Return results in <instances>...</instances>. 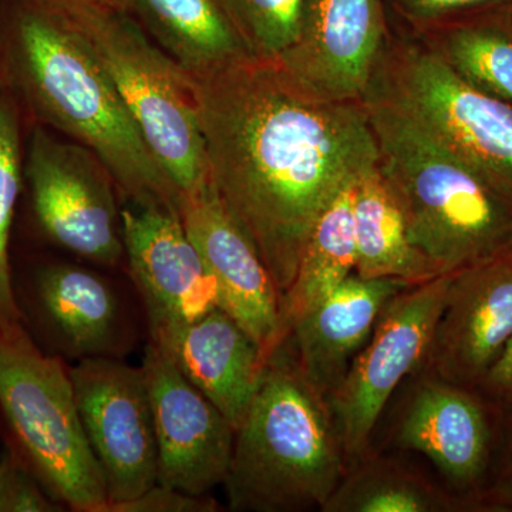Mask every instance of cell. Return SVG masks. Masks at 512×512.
<instances>
[{"mask_svg":"<svg viewBox=\"0 0 512 512\" xmlns=\"http://www.w3.org/2000/svg\"><path fill=\"white\" fill-rule=\"evenodd\" d=\"M103 64L148 150L181 194L210 180L190 74L127 13L110 5L67 13Z\"/></svg>","mask_w":512,"mask_h":512,"instance_id":"6","label":"cell"},{"mask_svg":"<svg viewBox=\"0 0 512 512\" xmlns=\"http://www.w3.org/2000/svg\"><path fill=\"white\" fill-rule=\"evenodd\" d=\"M476 390L501 412H512V339Z\"/></svg>","mask_w":512,"mask_h":512,"instance_id":"31","label":"cell"},{"mask_svg":"<svg viewBox=\"0 0 512 512\" xmlns=\"http://www.w3.org/2000/svg\"><path fill=\"white\" fill-rule=\"evenodd\" d=\"M158 451V484L207 495L224 484L235 429L175 366L167 350L148 342L143 359Z\"/></svg>","mask_w":512,"mask_h":512,"instance_id":"13","label":"cell"},{"mask_svg":"<svg viewBox=\"0 0 512 512\" xmlns=\"http://www.w3.org/2000/svg\"><path fill=\"white\" fill-rule=\"evenodd\" d=\"M26 174L40 227L55 244L101 266L124 256L120 194L109 168L89 148L36 131Z\"/></svg>","mask_w":512,"mask_h":512,"instance_id":"10","label":"cell"},{"mask_svg":"<svg viewBox=\"0 0 512 512\" xmlns=\"http://www.w3.org/2000/svg\"><path fill=\"white\" fill-rule=\"evenodd\" d=\"M121 220L124 256L146 309L150 339L221 308L217 281L188 237L178 208L127 204Z\"/></svg>","mask_w":512,"mask_h":512,"instance_id":"12","label":"cell"},{"mask_svg":"<svg viewBox=\"0 0 512 512\" xmlns=\"http://www.w3.org/2000/svg\"><path fill=\"white\" fill-rule=\"evenodd\" d=\"M450 274L412 285L386 306L345 379L328 397L348 470L373 450V436L400 384L423 369Z\"/></svg>","mask_w":512,"mask_h":512,"instance_id":"8","label":"cell"},{"mask_svg":"<svg viewBox=\"0 0 512 512\" xmlns=\"http://www.w3.org/2000/svg\"><path fill=\"white\" fill-rule=\"evenodd\" d=\"M0 412L20 456L47 493L72 511H109V493L84 434L70 367L37 349L22 326L0 328Z\"/></svg>","mask_w":512,"mask_h":512,"instance_id":"5","label":"cell"},{"mask_svg":"<svg viewBox=\"0 0 512 512\" xmlns=\"http://www.w3.org/2000/svg\"><path fill=\"white\" fill-rule=\"evenodd\" d=\"M18 2L10 55L33 109L100 158L127 204L178 208L181 192L148 150L82 30L62 10Z\"/></svg>","mask_w":512,"mask_h":512,"instance_id":"2","label":"cell"},{"mask_svg":"<svg viewBox=\"0 0 512 512\" xmlns=\"http://www.w3.org/2000/svg\"><path fill=\"white\" fill-rule=\"evenodd\" d=\"M512 339V249L450 274L424 372L476 389Z\"/></svg>","mask_w":512,"mask_h":512,"instance_id":"16","label":"cell"},{"mask_svg":"<svg viewBox=\"0 0 512 512\" xmlns=\"http://www.w3.org/2000/svg\"><path fill=\"white\" fill-rule=\"evenodd\" d=\"M389 33L386 0H306L298 42L276 62L320 99L362 103Z\"/></svg>","mask_w":512,"mask_h":512,"instance_id":"14","label":"cell"},{"mask_svg":"<svg viewBox=\"0 0 512 512\" xmlns=\"http://www.w3.org/2000/svg\"><path fill=\"white\" fill-rule=\"evenodd\" d=\"M390 28L420 35L429 30L512 12V0H386Z\"/></svg>","mask_w":512,"mask_h":512,"instance_id":"27","label":"cell"},{"mask_svg":"<svg viewBox=\"0 0 512 512\" xmlns=\"http://www.w3.org/2000/svg\"><path fill=\"white\" fill-rule=\"evenodd\" d=\"M367 93L392 101L512 201V106L458 76L426 43L390 28Z\"/></svg>","mask_w":512,"mask_h":512,"instance_id":"7","label":"cell"},{"mask_svg":"<svg viewBox=\"0 0 512 512\" xmlns=\"http://www.w3.org/2000/svg\"><path fill=\"white\" fill-rule=\"evenodd\" d=\"M37 299L64 355L80 362L123 352V303L99 272L72 264L47 266L37 278Z\"/></svg>","mask_w":512,"mask_h":512,"instance_id":"19","label":"cell"},{"mask_svg":"<svg viewBox=\"0 0 512 512\" xmlns=\"http://www.w3.org/2000/svg\"><path fill=\"white\" fill-rule=\"evenodd\" d=\"M485 500L490 512L512 511V412L503 413L500 444Z\"/></svg>","mask_w":512,"mask_h":512,"instance_id":"30","label":"cell"},{"mask_svg":"<svg viewBox=\"0 0 512 512\" xmlns=\"http://www.w3.org/2000/svg\"><path fill=\"white\" fill-rule=\"evenodd\" d=\"M178 214L217 281L222 311L271 359L285 342L281 296L258 249L225 211L210 180L180 195Z\"/></svg>","mask_w":512,"mask_h":512,"instance_id":"15","label":"cell"},{"mask_svg":"<svg viewBox=\"0 0 512 512\" xmlns=\"http://www.w3.org/2000/svg\"><path fill=\"white\" fill-rule=\"evenodd\" d=\"M409 286L353 274L293 322L285 342L302 375L326 399L345 379L386 306Z\"/></svg>","mask_w":512,"mask_h":512,"instance_id":"17","label":"cell"},{"mask_svg":"<svg viewBox=\"0 0 512 512\" xmlns=\"http://www.w3.org/2000/svg\"><path fill=\"white\" fill-rule=\"evenodd\" d=\"M60 507L22 456L10 451L0 458V512H55Z\"/></svg>","mask_w":512,"mask_h":512,"instance_id":"28","label":"cell"},{"mask_svg":"<svg viewBox=\"0 0 512 512\" xmlns=\"http://www.w3.org/2000/svg\"><path fill=\"white\" fill-rule=\"evenodd\" d=\"M392 444L429 458L444 485L477 512H490L487 491L500 444L503 412L476 389L420 370L412 376Z\"/></svg>","mask_w":512,"mask_h":512,"instance_id":"9","label":"cell"},{"mask_svg":"<svg viewBox=\"0 0 512 512\" xmlns=\"http://www.w3.org/2000/svg\"><path fill=\"white\" fill-rule=\"evenodd\" d=\"M362 104L377 167L399 201L414 247L441 274L511 251L510 198L392 101L366 93Z\"/></svg>","mask_w":512,"mask_h":512,"instance_id":"3","label":"cell"},{"mask_svg":"<svg viewBox=\"0 0 512 512\" xmlns=\"http://www.w3.org/2000/svg\"><path fill=\"white\" fill-rule=\"evenodd\" d=\"M210 181L282 299L313 225L377 163L365 107L320 99L276 60L191 76Z\"/></svg>","mask_w":512,"mask_h":512,"instance_id":"1","label":"cell"},{"mask_svg":"<svg viewBox=\"0 0 512 512\" xmlns=\"http://www.w3.org/2000/svg\"><path fill=\"white\" fill-rule=\"evenodd\" d=\"M353 221L355 274L360 278L399 279L419 285L444 275L414 247L399 201L377 163L353 184Z\"/></svg>","mask_w":512,"mask_h":512,"instance_id":"21","label":"cell"},{"mask_svg":"<svg viewBox=\"0 0 512 512\" xmlns=\"http://www.w3.org/2000/svg\"><path fill=\"white\" fill-rule=\"evenodd\" d=\"M150 340L167 350L185 379L237 430L269 362L237 320L217 308L163 338Z\"/></svg>","mask_w":512,"mask_h":512,"instance_id":"18","label":"cell"},{"mask_svg":"<svg viewBox=\"0 0 512 512\" xmlns=\"http://www.w3.org/2000/svg\"><path fill=\"white\" fill-rule=\"evenodd\" d=\"M29 2L62 10L64 13H72L74 10L92 8V6L110 5V0H29Z\"/></svg>","mask_w":512,"mask_h":512,"instance_id":"32","label":"cell"},{"mask_svg":"<svg viewBox=\"0 0 512 512\" xmlns=\"http://www.w3.org/2000/svg\"><path fill=\"white\" fill-rule=\"evenodd\" d=\"M220 504L207 495H194L156 484L134 500L111 505L109 512H215Z\"/></svg>","mask_w":512,"mask_h":512,"instance_id":"29","label":"cell"},{"mask_svg":"<svg viewBox=\"0 0 512 512\" xmlns=\"http://www.w3.org/2000/svg\"><path fill=\"white\" fill-rule=\"evenodd\" d=\"M511 15L480 16L414 36L466 82L512 106Z\"/></svg>","mask_w":512,"mask_h":512,"instance_id":"24","label":"cell"},{"mask_svg":"<svg viewBox=\"0 0 512 512\" xmlns=\"http://www.w3.org/2000/svg\"><path fill=\"white\" fill-rule=\"evenodd\" d=\"M355 180L333 198L313 225L293 284L282 299V326H284L285 340L296 319L301 318L303 313L326 298L350 275L355 274L356 238L355 221H353Z\"/></svg>","mask_w":512,"mask_h":512,"instance_id":"23","label":"cell"},{"mask_svg":"<svg viewBox=\"0 0 512 512\" xmlns=\"http://www.w3.org/2000/svg\"><path fill=\"white\" fill-rule=\"evenodd\" d=\"M306 0H221L252 57L279 60L301 35Z\"/></svg>","mask_w":512,"mask_h":512,"instance_id":"25","label":"cell"},{"mask_svg":"<svg viewBox=\"0 0 512 512\" xmlns=\"http://www.w3.org/2000/svg\"><path fill=\"white\" fill-rule=\"evenodd\" d=\"M320 511L477 512V508L446 485L372 450L346 471Z\"/></svg>","mask_w":512,"mask_h":512,"instance_id":"22","label":"cell"},{"mask_svg":"<svg viewBox=\"0 0 512 512\" xmlns=\"http://www.w3.org/2000/svg\"><path fill=\"white\" fill-rule=\"evenodd\" d=\"M511 23H512V15H511Z\"/></svg>","mask_w":512,"mask_h":512,"instance_id":"33","label":"cell"},{"mask_svg":"<svg viewBox=\"0 0 512 512\" xmlns=\"http://www.w3.org/2000/svg\"><path fill=\"white\" fill-rule=\"evenodd\" d=\"M190 74L255 59L221 0H110Z\"/></svg>","mask_w":512,"mask_h":512,"instance_id":"20","label":"cell"},{"mask_svg":"<svg viewBox=\"0 0 512 512\" xmlns=\"http://www.w3.org/2000/svg\"><path fill=\"white\" fill-rule=\"evenodd\" d=\"M18 117L8 101L0 100V328H20L12 275L9 241L22 180Z\"/></svg>","mask_w":512,"mask_h":512,"instance_id":"26","label":"cell"},{"mask_svg":"<svg viewBox=\"0 0 512 512\" xmlns=\"http://www.w3.org/2000/svg\"><path fill=\"white\" fill-rule=\"evenodd\" d=\"M70 376L84 434L109 493L110 510L158 483L146 373L119 357H94L70 367Z\"/></svg>","mask_w":512,"mask_h":512,"instance_id":"11","label":"cell"},{"mask_svg":"<svg viewBox=\"0 0 512 512\" xmlns=\"http://www.w3.org/2000/svg\"><path fill=\"white\" fill-rule=\"evenodd\" d=\"M346 471L328 399L302 375L284 342L269 359L254 402L235 430L222 484L229 510H322Z\"/></svg>","mask_w":512,"mask_h":512,"instance_id":"4","label":"cell"}]
</instances>
